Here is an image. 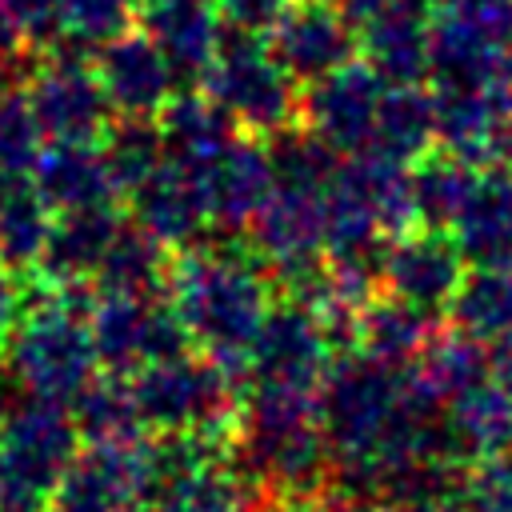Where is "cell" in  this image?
I'll use <instances>...</instances> for the list:
<instances>
[{"mask_svg": "<svg viewBox=\"0 0 512 512\" xmlns=\"http://www.w3.org/2000/svg\"><path fill=\"white\" fill-rule=\"evenodd\" d=\"M444 456L456 468H472L512 452V388L500 380H484L456 396L440 416Z\"/></svg>", "mask_w": 512, "mask_h": 512, "instance_id": "cell-24", "label": "cell"}, {"mask_svg": "<svg viewBox=\"0 0 512 512\" xmlns=\"http://www.w3.org/2000/svg\"><path fill=\"white\" fill-rule=\"evenodd\" d=\"M140 28L180 80H204L228 36L216 0H140Z\"/></svg>", "mask_w": 512, "mask_h": 512, "instance_id": "cell-22", "label": "cell"}, {"mask_svg": "<svg viewBox=\"0 0 512 512\" xmlns=\"http://www.w3.org/2000/svg\"><path fill=\"white\" fill-rule=\"evenodd\" d=\"M328 184L332 180L276 176L272 196L248 228V244L280 292L300 288L328 260Z\"/></svg>", "mask_w": 512, "mask_h": 512, "instance_id": "cell-8", "label": "cell"}, {"mask_svg": "<svg viewBox=\"0 0 512 512\" xmlns=\"http://www.w3.org/2000/svg\"><path fill=\"white\" fill-rule=\"evenodd\" d=\"M148 444H88L56 484L44 512H148Z\"/></svg>", "mask_w": 512, "mask_h": 512, "instance_id": "cell-14", "label": "cell"}, {"mask_svg": "<svg viewBox=\"0 0 512 512\" xmlns=\"http://www.w3.org/2000/svg\"><path fill=\"white\" fill-rule=\"evenodd\" d=\"M52 208L32 184V172L0 168V260L4 268H36L52 232Z\"/></svg>", "mask_w": 512, "mask_h": 512, "instance_id": "cell-31", "label": "cell"}, {"mask_svg": "<svg viewBox=\"0 0 512 512\" xmlns=\"http://www.w3.org/2000/svg\"><path fill=\"white\" fill-rule=\"evenodd\" d=\"M92 64L108 92L112 112H120V116L156 120L176 96L180 76L168 64V56L148 40L144 28H132L124 36H116L112 44H104L92 56Z\"/></svg>", "mask_w": 512, "mask_h": 512, "instance_id": "cell-18", "label": "cell"}, {"mask_svg": "<svg viewBox=\"0 0 512 512\" xmlns=\"http://www.w3.org/2000/svg\"><path fill=\"white\" fill-rule=\"evenodd\" d=\"M492 356V380H500L504 388H512V332H504L500 340L488 344Z\"/></svg>", "mask_w": 512, "mask_h": 512, "instance_id": "cell-45", "label": "cell"}, {"mask_svg": "<svg viewBox=\"0 0 512 512\" xmlns=\"http://www.w3.org/2000/svg\"><path fill=\"white\" fill-rule=\"evenodd\" d=\"M468 268L508 264L512 260V168H480L476 188L452 228Z\"/></svg>", "mask_w": 512, "mask_h": 512, "instance_id": "cell-28", "label": "cell"}, {"mask_svg": "<svg viewBox=\"0 0 512 512\" xmlns=\"http://www.w3.org/2000/svg\"><path fill=\"white\" fill-rule=\"evenodd\" d=\"M40 132L48 140H104L112 128V104L84 52H56L32 68L24 84Z\"/></svg>", "mask_w": 512, "mask_h": 512, "instance_id": "cell-12", "label": "cell"}, {"mask_svg": "<svg viewBox=\"0 0 512 512\" xmlns=\"http://www.w3.org/2000/svg\"><path fill=\"white\" fill-rule=\"evenodd\" d=\"M128 200H132V224L144 228L152 240H160L168 252H188L212 240L204 176L176 160H164L144 184L128 192Z\"/></svg>", "mask_w": 512, "mask_h": 512, "instance_id": "cell-16", "label": "cell"}, {"mask_svg": "<svg viewBox=\"0 0 512 512\" xmlns=\"http://www.w3.org/2000/svg\"><path fill=\"white\" fill-rule=\"evenodd\" d=\"M100 144H104V156H108L112 176H116V184H120L124 196L136 184H144L168 160L164 156V136H160V124L156 120L120 116V124H112Z\"/></svg>", "mask_w": 512, "mask_h": 512, "instance_id": "cell-36", "label": "cell"}, {"mask_svg": "<svg viewBox=\"0 0 512 512\" xmlns=\"http://www.w3.org/2000/svg\"><path fill=\"white\" fill-rule=\"evenodd\" d=\"M200 84L248 136L272 140L300 124L304 96L260 36L228 32Z\"/></svg>", "mask_w": 512, "mask_h": 512, "instance_id": "cell-7", "label": "cell"}, {"mask_svg": "<svg viewBox=\"0 0 512 512\" xmlns=\"http://www.w3.org/2000/svg\"><path fill=\"white\" fill-rule=\"evenodd\" d=\"M340 356H344V348L328 332V324L308 304L284 296L280 304H272V312L252 344L244 388L264 384V388L320 392Z\"/></svg>", "mask_w": 512, "mask_h": 512, "instance_id": "cell-11", "label": "cell"}, {"mask_svg": "<svg viewBox=\"0 0 512 512\" xmlns=\"http://www.w3.org/2000/svg\"><path fill=\"white\" fill-rule=\"evenodd\" d=\"M460 492L488 512H512V452L472 464L460 480Z\"/></svg>", "mask_w": 512, "mask_h": 512, "instance_id": "cell-39", "label": "cell"}, {"mask_svg": "<svg viewBox=\"0 0 512 512\" xmlns=\"http://www.w3.org/2000/svg\"><path fill=\"white\" fill-rule=\"evenodd\" d=\"M72 420L88 444H144V416L128 376H96L72 404Z\"/></svg>", "mask_w": 512, "mask_h": 512, "instance_id": "cell-33", "label": "cell"}, {"mask_svg": "<svg viewBox=\"0 0 512 512\" xmlns=\"http://www.w3.org/2000/svg\"><path fill=\"white\" fill-rule=\"evenodd\" d=\"M24 44H56L64 28V0H0Z\"/></svg>", "mask_w": 512, "mask_h": 512, "instance_id": "cell-40", "label": "cell"}, {"mask_svg": "<svg viewBox=\"0 0 512 512\" xmlns=\"http://www.w3.org/2000/svg\"><path fill=\"white\" fill-rule=\"evenodd\" d=\"M140 16V0H64V28L60 40L72 52H100L116 36L132 32Z\"/></svg>", "mask_w": 512, "mask_h": 512, "instance_id": "cell-37", "label": "cell"}, {"mask_svg": "<svg viewBox=\"0 0 512 512\" xmlns=\"http://www.w3.org/2000/svg\"><path fill=\"white\" fill-rule=\"evenodd\" d=\"M512 116V84H452L436 88L440 148L488 168L496 164L500 132Z\"/></svg>", "mask_w": 512, "mask_h": 512, "instance_id": "cell-21", "label": "cell"}, {"mask_svg": "<svg viewBox=\"0 0 512 512\" xmlns=\"http://www.w3.org/2000/svg\"><path fill=\"white\" fill-rule=\"evenodd\" d=\"M356 28L332 0H292L268 36V48L296 84H316L328 72L356 60Z\"/></svg>", "mask_w": 512, "mask_h": 512, "instance_id": "cell-17", "label": "cell"}, {"mask_svg": "<svg viewBox=\"0 0 512 512\" xmlns=\"http://www.w3.org/2000/svg\"><path fill=\"white\" fill-rule=\"evenodd\" d=\"M32 184L52 216L112 208L124 196L100 140H48L32 164Z\"/></svg>", "mask_w": 512, "mask_h": 512, "instance_id": "cell-20", "label": "cell"}, {"mask_svg": "<svg viewBox=\"0 0 512 512\" xmlns=\"http://www.w3.org/2000/svg\"><path fill=\"white\" fill-rule=\"evenodd\" d=\"M156 124L164 136V156L200 176L244 136L240 124L208 92H176Z\"/></svg>", "mask_w": 512, "mask_h": 512, "instance_id": "cell-27", "label": "cell"}, {"mask_svg": "<svg viewBox=\"0 0 512 512\" xmlns=\"http://www.w3.org/2000/svg\"><path fill=\"white\" fill-rule=\"evenodd\" d=\"M276 280L248 240H204L172 260L168 300L196 352L216 360L240 388L252 344L272 312Z\"/></svg>", "mask_w": 512, "mask_h": 512, "instance_id": "cell-1", "label": "cell"}, {"mask_svg": "<svg viewBox=\"0 0 512 512\" xmlns=\"http://www.w3.org/2000/svg\"><path fill=\"white\" fill-rule=\"evenodd\" d=\"M464 276H468V260L460 244L452 240V232H436V228L400 232L396 240H388L380 260V292L408 300L432 316H440L444 308L452 312Z\"/></svg>", "mask_w": 512, "mask_h": 512, "instance_id": "cell-15", "label": "cell"}, {"mask_svg": "<svg viewBox=\"0 0 512 512\" xmlns=\"http://www.w3.org/2000/svg\"><path fill=\"white\" fill-rule=\"evenodd\" d=\"M92 292L52 288L36 300L8 336L4 372L16 392L72 408L80 392L100 376V352L92 340Z\"/></svg>", "mask_w": 512, "mask_h": 512, "instance_id": "cell-3", "label": "cell"}, {"mask_svg": "<svg viewBox=\"0 0 512 512\" xmlns=\"http://www.w3.org/2000/svg\"><path fill=\"white\" fill-rule=\"evenodd\" d=\"M436 144H440V128H436V92H428L424 84H388L368 152L388 156V160L412 168V164L424 160Z\"/></svg>", "mask_w": 512, "mask_h": 512, "instance_id": "cell-30", "label": "cell"}, {"mask_svg": "<svg viewBox=\"0 0 512 512\" xmlns=\"http://www.w3.org/2000/svg\"><path fill=\"white\" fill-rule=\"evenodd\" d=\"M144 428L156 436H232L240 420V384L204 352L188 348L128 376Z\"/></svg>", "mask_w": 512, "mask_h": 512, "instance_id": "cell-5", "label": "cell"}, {"mask_svg": "<svg viewBox=\"0 0 512 512\" xmlns=\"http://www.w3.org/2000/svg\"><path fill=\"white\" fill-rule=\"evenodd\" d=\"M444 512H488V508H480L476 500H468V496H464V492L456 488V492H452V496L444 500Z\"/></svg>", "mask_w": 512, "mask_h": 512, "instance_id": "cell-46", "label": "cell"}, {"mask_svg": "<svg viewBox=\"0 0 512 512\" xmlns=\"http://www.w3.org/2000/svg\"><path fill=\"white\" fill-rule=\"evenodd\" d=\"M452 324H460L484 344L512 332V260L472 268L464 276V288L452 304Z\"/></svg>", "mask_w": 512, "mask_h": 512, "instance_id": "cell-35", "label": "cell"}, {"mask_svg": "<svg viewBox=\"0 0 512 512\" xmlns=\"http://www.w3.org/2000/svg\"><path fill=\"white\" fill-rule=\"evenodd\" d=\"M168 248L152 240L144 228L124 220L120 236L112 240L100 272H96V292H168Z\"/></svg>", "mask_w": 512, "mask_h": 512, "instance_id": "cell-34", "label": "cell"}, {"mask_svg": "<svg viewBox=\"0 0 512 512\" xmlns=\"http://www.w3.org/2000/svg\"><path fill=\"white\" fill-rule=\"evenodd\" d=\"M440 316L396 300L388 292H376L360 320H356V352H364L368 360H380L388 368H408L420 360V352L432 344V336L440 332Z\"/></svg>", "mask_w": 512, "mask_h": 512, "instance_id": "cell-29", "label": "cell"}, {"mask_svg": "<svg viewBox=\"0 0 512 512\" xmlns=\"http://www.w3.org/2000/svg\"><path fill=\"white\" fill-rule=\"evenodd\" d=\"M232 464L272 512H308L336 492V456L320 424V392L244 388Z\"/></svg>", "mask_w": 512, "mask_h": 512, "instance_id": "cell-2", "label": "cell"}, {"mask_svg": "<svg viewBox=\"0 0 512 512\" xmlns=\"http://www.w3.org/2000/svg\"><path fill=\"white\" fill-rule=\"evenodd\" d=\"M20 316L24 312H20V288L12 280V268H0V340L12 336V328H16Z\"/></svg>", "mask_w": 512, "mask_h": 512, "instance_id": "cell-42", "label": "cell"}, {"mask_svg": "<svg viewBox=\"0 0 512 512\" xmlns=\"http://www.w3.org/2000/svg\"><path fill=\"white\" fill-rule=\"evenodd\" d=\"M332 4L340 8V16H344V20L356 28V36H360V32H364L388 4H396V0H332Z\"/></svg>", "mask_w": 512, "mask_h": 512, "instance_id": "cell-43", "label": "cell"}, {"mask_svg": "<svg viewBox=\"0 0 512 512\" xmlns=\"http://www.w3.org/2000/svg\"><path fill=\"white\" fill-rule=\"evenodd\" d=\"M88 320L100 368L112 376H136L192 348L168 292H96Z\"/></svg>", "mask_w": 512, "mask_h": 512, "instance_id": "cell-10", "label": "cell"}, {"mask_svg": "<svg viewBox=\"0 0 512 512\" xmlns=\"http://www.w3.org/2000/svg\"><path fill=\"white\" fill-rule=\"evenodd\" d=\"M40 120L32 112V100L24 88L0 84V168L4 172H32L40 156Z\"/></svg>", "mask_w": 512, "mask_h": 512, "instance_id": "cell-38", "label": "cell"}, {"mask_svg": "<svg viewBox=\"0 0 512 512\" xmlns=\"http://www.w3.org/2000/svg\"><path fill=\"white\" fill-rule=\"evenodd\" d=\"M308 512H396V508L376 504V500H360V496H340V492H332V496H324L320 504H312Z\"/></svg>", "mask_w": 512, "mask_h": 512, "instance_id": "cell-44", "label": "cell"}, {"mask_svg": "<svg viewBox=\"0 0 512 512\" xmlns=\"http://www.w3.org/2000/svg\"><path fill=\"white\" fill-rule=\"evenodd\" d=\"M388 84L376 76L368 60H348L344 68L328 72L324 80L308 84L300 104V124L324 140L336 156H364L372 148L376 116L384 104Z\"/></svg>", "mask_w": 512, "mask_h": 512, "instance_id": "cell-13", "label": "cell"}, {"mask_svg": "<svg viewBox=\"0 0 512 512\" xmlns=\"http://www.w3.org/2000/svg\"><path fill=\"white\" fill-rule=\"evenodd\" d=\"M276 168H272V148L260 136H240L208 172H204V192H208V216H212V240H236L252 228L256 212L272 196Z\"/></svg>", "mask_w": 512, "mask_h": 512, "instance_id": "cell-19", "label": "cell"}, {"mask_svg": "<svg viewBox=\"0 0 512 512\" xmlns=\"http://www.w3.org/2000/svg\"><path fill=\"white\" fill-rule=\"evenodd\" d=\"M360 60H368L384 84H424L432 76V4H388L360 32Z\"/></svg>", "mask_w": 512, "mask_h": 512, "instance_id": "cell-23", "label": "cell"}, {"mask_svg": "<svg viewBox=\"0 0 512 512\" xmlns=\"http://www.w3.org/2000/svg\"><path fill=\"white\" fill-rule=\"evenodd\" d=\"M120 228H124V216H116V208L64 212L52 220V232L36 268L52 288H92Z\"/></svg>", "mask_w": 512, "mask_h": 512, "instance_id": "cell-26", "label": "cell"}, {"mask_svg": "<svg viewBox=\"0 0 512 512\" xmlns=\"http://www.w3.org/2000/svg\"><path fill=\"white\" fill-rule=\"evenodd\" d=\"M288 4L292 0H216V12H220V20H224L228 32L268 40Z\"/></svg>", "mask_w": 512, "mask_h": 512, "instance_id": "cell-41", "label": "cell"}, {"mask_svg": "<svg viewBox=\"0 0 512 512\" xmlns=\"http://www.w3.org/2000/svg\"><path fill=\"white\" fill-rule=\"evenodd\" d=\"M432 80L512 84V0H436Z\"/></svg>", "mask_w": 512, "mask_h": 512, "instance_id": "cell-9", "label": "cell"}, {"mask_svg": "<svg viewBox=\"0 0 512 512\" xmlns=\"http://www.w3.org/2000/svg\"><path fill=\"white\" fill-rule=\"evenodd\" d=\"M488 376H492L488 344L464 332L460 324H452V328H440L432 344L420 352V360L404 368V388L420 408L444 412L456 396L484 384Z\"/></svg>", "mask_w": 512, "mask_h": 512, "instance_id": "cell-25", "label": "cell"}, {"mask_svg": "<svg viewBox=\"0 0 512 512\" xmlns=\"http://www.w3.org/2000/svg\"><path fill=\"white\" fill-rule=\"evenodd\" d=\"M80 456V428L72 408L12 396L0 412V512L48 508L56 484Z\"/></svg>", "mask_w": 512, "mask_h": 512, "instance_id": "cell-4", "label": "cell"}, {"mask_svg": "<svg viewBox=\"0 0 512 512\" xmlns=\"http://www.w3.org/2000/svg\"><path fill=\"white\" fill-rule=\"evenodd\" d=\"M480 168L452 156V152H428L424 160L412 164V200H416V228H436L452 232L472 188H476Z\"/></svg>", "mask_w": 512, "mask_h": 512, "instance_id": "cell-32", "label": "cell"}, {"mask_svg": "<svg viewBox=\"0 0 512 512\" xmlns=\"http://www.w3.org/2000/svg\"><path fill=\"white\" fill-rule=\"evenodd\" d=\"M148 464V512H260V496L232 464V436H156Z\"/></svg>", "mask_w": 512, "mask_h": 512, "instance_id": "cell-6", "label": "cell"}]
</instances>
